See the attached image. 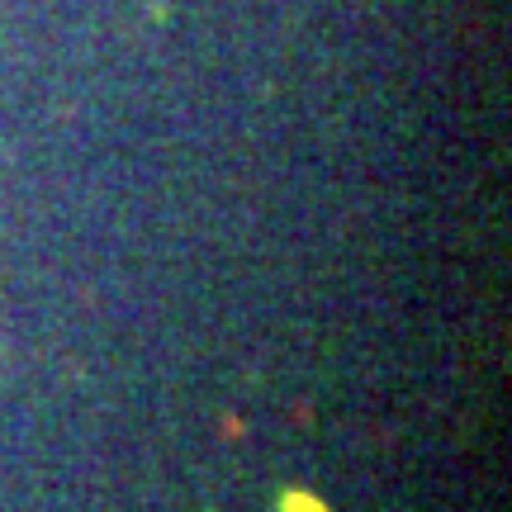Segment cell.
<instances>
[{
    "label": "cell",
    "instance_id": "obj_1",
    "mask_svg": "<svg viewBox=\"0 0 512 512\" xmlns=\"http://www.w3.org/2000/svg\"><path fill=\"white\" fill-rule=\"evenodd\" d=\"M275 512H332V508L318 494H309V489H285L280 503H275Z\"/></svg>",
    "mask_w": 512,
    "mask_h": 512
}]
</instances>
